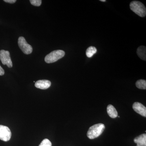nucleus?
Listing matches in <instances>:
<instances>
[{
	"label": "nucleus",
	"instance_id": "f257e3e1",
	"mask_svg": "<svg viewBox=\"0 0 146 146\" xmlns=\"http://www.w3.org/2000/svg\"><path fill=\"white\" fill-rule=\"evenodd\" d=\"M105 129L104 124L98 123L94 125L89 128L87 133V136L90 139L98 138L103 132Z\"/></svg>",
	"mask_w": 146,
	"mask_h": 146
},
{
	"label": "nucleus",
	"instance_id": "f03ea898",
	"mask_svg": "<svg viewBox=\"0 0 146 146\" xmlns=\"http://www.w3.org/2000/svg\"><path fill=\"white\" fill-rule=\"evenodd\" d=\"M131 10L141 17H144L146 15L145 6L141 2L134 1L130 3Z\"/></svg>",
	"mask_w": 146,
	"mask_h": 146
},
{
	"label": "nucleus",
	"instance_id": "7ed1b4c3",
	"mask_svg": "<svg viewBox=\"0 0 146 146\" xmlns=\"http://www.w3.org/2000/svg\"><path fill=\"white\" fill-rule=\"evenodd\" d=\"M65 52L62 50H56L47 55L45 58V61L47 63L56 62L58 60L64 57Z\"/></svg>",
	"mask_w": 146,
	"mask_h": 146
},
{
	"label": "nucleus",
	"instance_id": "20e7f679",
	"mask_svg": "<svg viewBox=\"0 0 146 146\" xmlns=\"http://www.w3.org/2000/svg\"><path fill=\"white\" fill-rule=\"evenodd\" d=\"M18 44L19 48L25 54H30L32 52V47L28 44L26 40L23 36H20L18 38Z\"/></svg>",
	"mask_w": 146,
	"mask_h": 146
},
{
	"label": "nucleus",
	"instance_id": "39448f33",
	"mask_svg": "<svg viewBox=\"0 0 146 146\" xmlns=\"http://www.w3.org/2000/svg\"><path fill=\"white\" fill-rule=\"evenodd\" d=\"M0 60L3 65H6L9 68H12L13 66L10 53L8 51L3 50H0Z\"/></svg>",
	"mask_w": 146,
	"mask_h": 146
},
{
	"label": "nucleus",
	"instance_id": "423d86ee",
	"mask_svg": "<svg viewBox=\"0 0 146 146\" xmlns=\"http://www.w3.org/2000/svg\"><path fill=\"white\" fill-rule=\"evenodd\" d=\"M11 136V131L9 128L6 126L0 125V140L7 142L10 140Z\"/></svg>",
	"mask_w": 146,
	"mask_h": 146
},
{
	"label": "nucleus",
	"instance_id": "0eeeda50",
	"mask_svg": "<svg viewBox=\"0 0 146 146\" xmlns=\"http://www.w3.org/2000/svg\"><path fill=\"white\" fill-rule=\"evenodd\" d=\"M134 111L143 117H146V108L143 105L138 102L134 103L132 106Z\"/></svg>",
	"mask_w": 146,
	"mask_h": 146
},
{
	"label": "nucleus",
	"instance_id": "6e6552de",
	"mask_svg": "<svg viewBox=\"0 0 146 146\" xmlns=\"http://www.w3.org/2000/svg\"><path fill=\"white\" fill-rule=\"evenodd\" d=\"M51 83L49 80H43L36 81L35 83V87L41 89H46L49 88L51 86Z\"/></svg>",
	"mask_w": 146,
	"mask_h": 146
},
{
	"label": "nucleus",
	"instance_id": "1a4fd4ad",
	"mask_svg": "<svg viewBox=\"0 0 146 146\" xmlns=\"http://www.w3.org/2000/svg\"><path fill=\"white\" fill-rule=\"evenodd\" d=\"M134 143L137 144V146H146V134H141L134 138Z\"/></svg>",
	"mask_w": 146,
	"mask_h": 146
},
{
	"label": "nucleus",
	"instance_id": "9d476101",
	"mask_svg": "<svg viewBox=\"0 0 146 146\" xmlns=\"http://www.w3.org/2000/svg\"><path fill=\"white\" fill-rule=\"evenodd\" d=\"M137 55L141 59L146 61V48L145 46H141L138 47L137 50Z\"/></svg>",
	"mask_w": 146,
	"mask_h": 146
},
{
	"label": "nucleus",
	"instance_id": "9b49d317",
	"mask_svg": "<svg viewBox=\"0 0 146 146\" xmlns=\"http://www.w3.org/2000/svg\"><path fill=\"white\" fill-rule=\"evenodd\" d=\"M107 113L110 117L115 118L117 117L118 112L114 106L112 105H109L107 108Z\"/></svg>",
	"mask_w": 146,
	"mask_h": 146
},
{
	"label": "nucleus",
	"instance_id": "f8f14e48",
	"mask_svg": "<svg viewBox=\"0 0 146 146\" xmlns=\"http://www.w3.org/2000/svg\"><path fill=\"white\" fill-rule=\"evenodd\" d=\"M97 52V50L96 47L94 46L89 47L86 50V54L88 58H91L93 56L94 54Z\"/></svg>",
	"mask_w": 146,
	"mask_h": 146
},
{
	"label": "nucleus",
	"instance_id": "ddd939ff",
	"mask_svg": "<svg viewBox=\"0 0 146 146\" xmlns=\"http://www.w3.org/2000/svg\"><path fill=\"white\" fill-rule=\"evenodd\" d=\"M136 87L138 89H146V81L145 80H139L136 81Z\"/></svg>",
	"mask_w": 146,
	"mask_h": 146
},
{
	"label": "nucleus",
	"instance_id": "4468645a",
	"mask_svg": "<svg viewBox=\"0 0 146 146\" xmlns=\"http://www.w3.org/2000/svg\"><path fill=\"white\" fill-rule=\"evenodd\" d=\"M39 146H52V143L48 139H45L42 141Z\"/></svg>",
	"mask_w": 146,
	"mask_h": 146
},
{
	"label": "nucleus",
	"instance_id": "2eb2a0df",
	"mask_svg": "<svg viewBox=\"0 0 146 146\" xmlns=\"http://www.w3.org/2000/svg\"><path fill=\"white\" fill-rule=\"evenodd\" d=\"M30 2L32 5L38 7L41 5L42 1L41 0H31Z\"/></svg>",
	"mask_w": 146,
	"mask_h": 146
},
{
	"label": "nucleus",
	"instance_id": "dca6fc26",
	"mask_svg": "<svg viewBox=\"0 0 146 146\" xmlns=\"http://www.w3.org/2000/svg\"><path fill=\"white\" fill-rule=\"evenodd\" d=\"M5 2L9 3H14L16 2V0H4Z\"/></svg>",
	"mask_w": 146,
	"mask_h": 146
},
{
	"label": "nucleus",
	"instance_id": "f3484780",
	"mask_svg": "<svg viewBox=\"0 0 146 146\" xmlns=\"http://www.w3.org/2000/svg\"><path fill=\"white\" fill-rule=\"evenodd\" d=\"M5 74L4 70L3 69V68L1 67L0 65V76L3 75Z\"/></svg>",
	"mask_w": 146,
	"mask_h": 146
},
{
	"label": "nucleus",
	"instance_id": "a211bd4d",
	"mask_svg": "<svg viewBox=\"0 0 146 146\" xmlns=\"http://www.w3.org/2000/svg\"><path fill=\"white\" fill-rule=\"evenodd\" d=\"M100 1L102 2H104L106 1V0H100Z\"/></svg>",
	"mask_w": 146,
	"mask_h": 146
}]
</instances>
